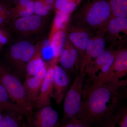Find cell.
Here are the masks:
<instances>
[{"mask_svg":"<svg viewBox=\"0 0 127 127\" xmlns=\"http://www.w3.org/2000/svg\"><path fill=\"white\" fill-rule=\"evenodd\" d=\"M119 89L105 83L94 87L84 86L78 119L92 127L101 125L120 107Z\"/></svg>","mask_w":127,"mask_h":127,"instance_id":"obj_1","label":"cell"},{"mask_svg":"<svg viewBox=\"0 0 127 127\" xmlns=\"http://www.w3.org/2000/svg\"><path fill=\"white\" fill-rule=\"evenodd\" d=\"M112 16L107 0H87L73 17L74 25L104 30Z\"/></svg>","mask_w":127,"mask_h":127,"instance_id":"obj_2","label":"cell"},{"mask_svg":"<svg viewBox=\"0 0 127 127\" xmlns=\"http://www.w3.org/2000/svg\"><path fill=\"white\" fill-rule=\"evenodd\" d=\"M117 50L110 48L104 50L94 61L88 64L84 71L88 76L87 87H94L107 83L111 74Z\"/></svg>","mask_w":127,"mask_h":127,"instance_id":"obj_3","label":"cell"},{"mask_svg":"<svg viewBox=\"0 0 127 127\" xmlns=\"http://www.w3.org/2000/svg\"><path fill=\"white\" fill-rule=\"evenodd\" d=\"M0 83L7 91L10 97L24 112L29 118L32 114L33 104L28 97L23 84L9 71L0 68Z\"/></svg>","mask_w":127,"mask_h":127,"instance_id":"obj_4","label":"cell"},{"mask_svg":"<svg viewBox=\"0 0 127 127\" xmlns=\"http://www.w3.org/2000/svg\"><path fill=\"white\" fill-rule=\"evenodd\" d=\"M86 76V71L80 72L75 78L67 93L64 103V117L62 125L74 119H78Z\"/></svg>","mask_w":127,"mask_h":127,"instance_id":"obj_5","label":"cell"},{"mask_svg":"<svg viewBox=\"0 0 127 127\" xmlns=\"http://www.w3.org/2000/svg\"><path fill=\"white\" fill-rule=\"evenodd\" d=\"M127 50L119 45L117 53L111 74L106 83L119 89L127 84Z\"/></svg>","mask_w":127,"mask_h":127,"instance_id":"obj_6","label":"cell"},{"mask_svg":"<svg viewBox=\"0 0 127 127\" xmlns=\"http://www.w3.org/2000/svg\"><path fill=\"white\" fill-rule=\"evenodd\" d=\"M106 38L103 30H97L89 39L84 57L79 67L80 72H84L88 64L94 61L105 50Z\"/></svg>","mask_w":127,"mask_h":127,"instance_id":"obj_7","label":"cell"},{"mask_svg":"<svg viewBox=\"0 0 127 127\" xmlns=\"http://www.w3.org/2000/svg\"><path fill=\"white\" fill-rule=\"evenodd\" d=\"M67 37L77 50L79 56V67L84 57L89 39L93 33L86 27L69 25L67 28Z\"/></svg>","mask_w":127,"mask_h":127,"instance_id":"obj_8","label":"cell"},{"mask_svg":"<svg viewBox=\"0 0 127 127\" xmlns=\"http://www.w3.org/2000/svg\"><path fill=\"white\" fill-rule=\"evenodd\" d=\"M35 55V48L32 43L26 41L14 44L10 49L11 61L19 72L23 71L25 64L28 63ZM20 73V74H21Z\"/></svg>","mask_w":127,"mask_h":127,"instance_id":"obj_9","label":"cell"},{"mask_svg":"<svg viewBox=\"0 0 127 127\" xmlns=\"http://www.w3.org/2000/svg\"><path fill=\"white\" fill-rule=\"evenodd\" d=\"M107 40L113 45L123 44L127 35V18L112 16L104 30Z\"/></svg>","mask_w":127,"mask_h":127,"instance_id":"obj_10","label":"cell"},{"mask_svg":"<svg viewBox=\"0 0 127 127\" xmlns=\"http://www.w3.org/2000/svg\"><path fill=\"white\" fill-rule=\"evenodd\" d=\"M28 119L30 127H57L60 125L59 115L51 106L42 107Z\"/></svg>","mask_w":127,"mask_h":127,"instance_id":"obj_11","label":"cell"},{"mask_svg":"<svg viewBox=\"0 0 127 127\" xmlns=\"http://www.w3.org/2000/svg\"><path fill=\"white\" fill-rule=\"evenodd\" d=\"M57 63L52 61L47 68L46 73L41 86L39 95L35 103L37 109L51 106L53 89L54 66Z\"/></svg>","mask_w":127,"mask_h":127,"instance_id":"obj_12","label":"cell"},{"mask_svg":"<svg viewBox=\"0 0 127 127\" xmlns=\"http://www.w3.org/2000/svg\"><path fill=\"white\" fill-rule=\"evenodd\" d=\"M70 79L65 69L55 64L54 66L53 89L52 98L58 105L63 100Z\"/></svg>","mask_w":127,"mask_h":127,"instance_id":"obj_13","label":"cell"},{"mask_svg":"<svg viewBox=\"0 0 127 127\" xmlns=\"http://www.w3.org/2000/svg\"><path fill=\"white\" fill-rule=\"evenodd\" d=\"M59 61L65 70L79 69V56L77 50L67 37L65 48L59 58Z\"/></svg>","mask_w":127,"mask_h":127,"instance_id":"obj_14","label":"cell"},{"mask_svg":"<svg viewBox=\"0 0 127 127\" xmlns=\"http://www.w3.org/2000/svg\"><path fill=\"white\" fill-rule=\"evenodd\" d=\"M46 65L36 75L26 78L23 86L28 97L33 105L39 95L41 86L47 70Z\"/></svg>","mask_w":127,"mask_h":127,"instance_id":"obj_15","label":"cell"},{"mask_svg":"<svg viewBox=\"0 0 127 127\" xmlns=\"http://www.w3.org/2000/svg\"><path fill=\"white\" fill-rule=\"evenodd\" d=\"M66 30L57 32L49 40V45L53 54V60L57 62L65 46L67 39Z\"/></svg>","mask_w":127,"mask_h":127,"instance_id":"obj_16","label":"cell"},{"mask_svg":"<svg viewBox=\"0 0 127 127\" xmlns=\"http://www.w3.org/2000/svg\"><path fill=\"white\" fill-rule=\"evenodd\" d=\"M41 16L37 15L21 17L16 21L15 26L18 31L22 32H28L36 31L42 25Z\"/></svg>","mask_w":127,"mask_h":127,"instance_id":"obj_17","label":"cell"},{"mask_svg":"<svg viewBox=\"0 0 127 127\" xmlns=\"http://www.w3.org/2000/svg\"><path fill=\"white\" fill-rule=\"evenodd\" d=\"M101 127H127V107H119L100 125Z\"/></svg>","mask_w":127,"mask_h":127,"instance_id":"obj_18","label":"cell"},{"mask_svg":"<svg viewBox=\"0 0 127 127\" xmlns=\"http://www.w3.org/2000/svg\"><path fill=\"white\" fill-rule=\"evenodd\" d=\"M0 109L6 112L15 113L25 116L23 110L12 100L5 89L0 83Z\"/></svg>","mask_w":127,"mask_h":127,"instance_id":"obj_19","label":"cell"},{"mask_svg":"<svg viewBox=\"0 0 127 127\" xmlns=\"http://www.w3.org/2000/svg\"><path fill=\"white\" fill-rule=\"evenodd\" d=\"M71 15L61 11H56L50 40L57 32L61 30H66L69 25Z\"/></svg>","mask_w":127,"mask_h":127,"instance_id":"obj_20","label":"cell"},{"mask_svg":"<svg viewBox=\"0 0 127 127\" xmlns=\"http://www.w3.org/2000/svg\"><path fill=\"white\" fill-rule=\"evenodd\" d=\"M22 115L15 113L7 112L3 116L0 127H25L22 122Z\"/></svg>","mask_w":127,"mask_h":127,"instance_id":"obj_21","label":"cell"},{"mask_svg":"<svg viewBox=\"0 0 127 127\" xmlns=\"http://www.w3.org/2000/svg\"><path fill=\"white\" fill-rule=\"evenodd\" d=\"M46 65L40 55H35L28 63L26 78L31 77L36 75Z\"/></svg>","mask_w":127,"mask_h":127,"instance_id":"obj_22","label":"cell"},{"mask_svg":"<svg viewBox=\"0 0 127 127\" xmlns=\"http://www.w3.org/2000/svg\"><path fill=\"white\" fill-rule=\"evenodd\" d=\"M113 16L127 18V0H107Z\"/></svg>","mask_w":127,"mask_h":127,"instance_id":"obj_23","label":"cell"},{"mask_svg":"<svg viewBox=\"0 0 127 127\" xmlns=\"http://www.w3.org/2000/svg\"><path fill=\"white\" fill-rule=\"evenodd\" d=\"M34 13L40 16L47 15L54 8V7L52 6L47 5L43 0H34Z\"/></svg>","mask_w":127,"mask_h":127,"instance_id":"obj_24","label":"cell"},{"mask_svg":"<svg viewBox=\"0 0 127 127\" xmlns=\"http://www.w3.org/2000/svg\"><path fill=\"white\" fill-rule=\"evenodd\" d=\"M82 0H67L60 11L64 13L71 14L75 10Z\"/></svg>","mask_w":127,"mask_h":127,"instance_id":"obj_25","label":"cell"},{"mask_svg":"<svg viewBox=\"0 0 127 127\" xmlns=\"http://www.w3.org/2000/svg\"><path fill=\"white\" fill-rule=\"evenodd\" d=\"M34 0H32L29 4L27 5L25 9L20 11L17 13L21 17H26L32 15L34 13Z\"/></svg>","mask_w":127,"mask_h":127,"instance_id":"obj_26","label":"cell"},{"mask_svg":"<svg viewBox=\"0 0 127 127\" xmlns=\"http://www.w3.org/2000/svg\"><path fill=\"white\" fill-rule=\"evenodd\" d=\"M61 127H92L86 123L77 119H74L62 125Z\"/></svg>","mask_w":127,"mask_h":127,"instance_id":"obj_27","label":"cell"},{"mask_svg":"<svg viewBox=\"0 0 127 127\" xmlns=\"http://www.w3.org/2000/svg\"><path fill=\"white\" fill-rule=\"evenodd\" d=\"M32 0H20L16 3V7L14 9V11L18 13L20 11L25 9Z\"/></svg>","mask_w":127,"mask_h":127,"instance_id":"obj_28","label":"cell"},{"mask_svg":"<svg viewBox=\"0 0 127 127\" xmlns=\"http://www.w3.org/2000/svg\"><path fill=\"white\" fill-rule=\"evenodd\" d=\"M44 2L47 6H52L54 7L56 0H43Z\"/></svg>","mask_w":127,"mask_h":127,"instance_id":"obj_29","label":"cell"},{"mask_svg":"<svg viewBox=\"0 0 127 127\" xmlns=\"http://www.w3.org/2000/svg\"><path fill=\"white\" fill-rule=\"evenodd\" d=\"M7 42V39L2 35L0 31V42L3 44H6Z\"/></svg>","mask_w":127,"mask_h":127,"instance_id":"obj_30","label":"cell"},{"mask_svg":"<svg viewBox=\"0 0 127 127\" xmlns=\"http://www.w3.org/2000/svg\"><path fill=\"white\" fill-rule=\"evenodd\" d=\"M1 110L0 109V125L1 123V121H2V118H3V115H2V113H1Z\"/></svg>","mask_w":127,"mask_h":127,"instance_id":"obj_31","label":"cell"},{"mask_svg":"<svg viewBox=\"0 0 127 127\" xmlns=\"http://www.w3.org/2000/svg\"><path fill=\"white\" fill-rule=\"evenodd\" d=\"M3 18H2V17H1V16H0V24H1V23L3 22Z\"/></svg>","mask_w":127,"mask_h":127,"instance_id":"obj_32","label":"cell"},{"mask_svg":"<svg viewBox=\"0 0 127 127\" xmlns=\"http://www.w3.org/2000/svg\"><path fill=\"white\" fill-rule=\"evenodd\" d=\"M12 0L14 1L15 2H18V1H19L20 0Z\"/></svg>","mask_w":127,"mask_h":127,"instance_id":"obj_33","label":"cell"},{"mask_svg":"<svg viewBox=\"0 0 127 127\" xmlns=\"http://www.w3.org/2000/svg\"><path fill=\"white\" fill-rule=\"evenodd\" d=\"M30 127V126H28V125H26V127Z\"/></svg>","mask_w":127,"mask_h":127,"instance_id":"obj_34","label":"cell"},{"mask_svg":"<svg viewBox=\"0 0 127 127\" xmlns=\"http://www.w3.org/2000/svg\"></svg>","mask_w":127,"mask_h":127,"instance_id":"obj_35","label":"cell"}]
</instances>
